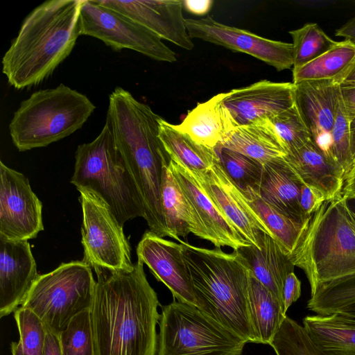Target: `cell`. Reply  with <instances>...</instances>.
I'll return each instance as SVG.
<instances>
[{"label":"cell","instance_id":"d590c367","mask_svg":"<svg viewBox=\"0 0 355 355\" xmlns=\"http://www.w3.org/2000/svg\"><path fill=\"white\" fill-rule=\"evenodd\" d=\"M59 339L62 355H94L90 309L73 317Z\"/></svg>","mask_w":355,"mask_h":355},{"label":"cell","instance_id":"4316f807","mask_svg":"<svg viewBox=\"0 0 355 355\" xmlns=\"http://www.w3.org/2000/svg\"><path fill=\"white\" fill-rule=\"evenodd\" d=\"M248 309L256 343L270 345L284 318L282 302L250 272Z\"/></svg>","mask_w":355,"mask_h":355},{"label":"cell","instance_id":"f35d334b","mask_svg":"<svg viewBox=\"0 0 355 355\" xmlns=\"http://www.w3.org/2000/svg\"><path fill=\"white\" fill-rule=\"evenodd\" d=\"M349 123L350 120L341 95L331 132V151L334 160L343 169L345 176L353 164L350 151Z\"/></svg>","mask_w":355,"mask_h":355},{"label":"cell","instance_id":"ba28073f","mask_svg":"<svg viewBox=\"0 0 355 355\" xmlns=\"http://www.w3.org/2000/svg\"><path fill=\"white\" fill-rule=\"evenodd\" d=\"M156 355H242L247 343L197 306H161Z\"/></svg>","mask_w":355,"mask_h":355},{"label":"cell","instance_id":"484cf974","mask_svg":"<svg viewBox=\"0 0 355 355\" xmlns=\"http://www.w3.org/2000/svg\"><path fill=\"white\" fill-rule=\"evenodd\" d=\"M159 137L170 159L182 164L193 175L206 173L218 160L214 149L195 141L164 119L159 122Z\"/></svg>","mask_w":355,"mask_h":355},{"label":"cell","instance_id":"4dcf8cb0","mask_svg":"<svg viewBox=\"0 0 355 355\" xmlns=\"http://www.w3.org/2000/svg\"><path fill=\"white\" fill-rule=\"evenodd\" d=\"M243 193L252 209L268 228L272 238L283 252L289 256L309 218L304 223L295 220L268 204L259 196L258 192L251 190Z\"/></svg>","mask_w":355,"mask_h":355},{"label":"cell","instance_id":"30bf717a","mask_svg":"<svg viewBox=\"0 0 355 355\" xmlns=\"http://www.w3.org/2000/svg\"><path fill=\"white\" fill-rule=\"evenodd\" d=\"M83 212V261L92 269L130 270L131 248L123 229L108 206L93 192L78 189Z\"/></svg>","mask_w":355,"mask_h":355},{"label":"cell","instance_id":"8992f818","mask_svg":"<svg viewBox=\"0 0 355 355\" xmlns=\"http://www.w3.org/2000/svg\"><path fill=\"white\" fill-rule=\"evenodd\" d=\"M71 182L98 196L123 227L137 217L145 219L143 202L128 167L105 122L94 140L78 146Z\"/></svg>","mask_w":355,"mask_h":355},{"label":"cell","instance_id":"7dc6e473","mask_svg":"<svg viewBox=\"0 0 355 355\" xmlns=\"http://www.w3.org/2000/svg\"><path fill=\"white\" fill-rule=\"evenodd\" d=\"M334 80L340 87L355 85V59L347 69Z\"/></svg>","mask_w":355,"mask_h":355},{"label":"cell","instance_id":"f1b7e54d","mask_svg":"<svg viewBox=\"0 0 355 355\" xmlns=\"http://www.w3.org/2000/svg\"><path fill=\"white\" fill-rule=\"evenodd\" d=\"M161 204L168 236L179 242L189 233L198 236L191 209L168 164L162 172Z\"/></svg>","mask_w":355,"mask_h":355},{"label":"cell","instance_id":"d6986e66","mask_svg":"<svg viewBox=\"0 0 355 355\" xmlns=\"http://www.w3.org/2000/svg\"><path fill=\"white\" fill-rule=\"evenodd\" d=\"M110 9L124 15L161 39L168 40L186 50H192L190 37L180 0H96Z\"/></svg>","mask_w":355,"mask_h":355},{"label":"cell","instance_id":"2e32d148","mask_svg":"<svg viewBox=\"0 0 355 355\" xmlns=\"http://www.w3.org/2000/svg\"><path fill=\"white\" fill-rule=\"evenodd\" d=\"M138 259L171 292L177 301L197 306L192 281L180 243L146 232L137 248Z\"/></svg>","mask_w":355,"mask_h":355},{"label":"cell","instance_id":"c3c4849f","mask_svg":"<svg viewBox=\"0 0 355 355\" xmlns=\"http://www.w3.org/2000/svg\"><path fill=\"white\" fill-rule=\"evenodd\" d=\"M334 314L338 318L355 324V303L340 309Z\"/></svg>","mask_w":355,"mask_h":355},{"label":"cell","instance_id":"277c9868","mask_svg":"<svg viewBox=\"0 0 355 355\" xmlns=\"http://www.w3.org/2000/svg\"><path fill=\"white\" fill-rule=\"evenodd\" d=\"M180 244L197 307L247 343H256L248 309L250 270L245 261L234 250Z\"/></svg>","mask_w":355,"mask_h":355},{"label":"cell","instance_id":"681fc988","mask_svg":"<svg viewBox=\"0 0 355 355\" xmlns=\"http://www.w3.org/2000/svg\"><path fill=\"white\" fill-rule=\"evenodd\" d=\"M343 198L345 207L347 211L349 219L355 228V198Z\"/></svg>","mask_w":355,"mask_h":355},{"label":"cell","instance_id":"4fadbf2b","mask_svg":"<svg viewBox=\"0 0 355 355\" xmlns=\"http://www.w3.org/2000/svg\"><path fill=\"white\" fill-rule=\"evenodd\" d=\"M191 38H198L233 51L252 55L280 71L293 67V44L269 40L248 31L230 26L208 16L186 19Z\"/></svg>","mask_w":355,"mask_h":355},{"label":"cell","instance_id":"f907efd6","mask_svg":"<svg viewBox=\"0 0 355 355\" xmlns=\"http://www.w3.org/2000/svg\"><path fill=\"white\" fill-rule=\"evenodd\" d=\"M350 151L353 162L355 160V116L350 119Z\"/></svg>","mask_w":355,"mask_h":355},{"label":"cell","instance_id":"6da1fadb","mask_svg":"<svg viewBox=\"0 0 355 355\" xmlns=\"http://www.w3.org/2000/svg\"><path fill=\"white\" fill-rule=\"evenodd\" d=\"M94 355H156L159 305L139 259L130 270L94 269Z\"/></svg>","mask_w":355,"mask_h":355},{"label":"cell","instance_id":"7a4b0ae2","mask_svg":"<svg viewBox=\"0 0 355 355\" xmlns=\"http://www.w3.org/2000/svg\"><path fill=\"white\" fill-rule=\"evenodd\" d=\"M162 118L128 91L116 87L109 96L106 121L141 196L150 231L168 236L161 204L164 166L171 159L159 137Z\"/></svg>","mask_w":355,"mask_h":355},{"label":"cell","instance_id":"f6af8a7d","mask_svg":"<svg viewBox=\"0 0 355 355\" xmlns=\"http://www.w3.org/2000/svg\"><path fill=\"white\" fill-rule=\"evenodd\" d=\"M341 196L343 198H355V160L345 176Z\"/></svg>","mask_w":355,"mask_h":355},{"label":"cell","instance_id":"7c38bea8","mask_svg":"<svg viewBox=\"0 0 355 355\" xmlns=\"http://www.w3.org/2000/svg\"><path fill=\"white\" fill-rule=\"evenodd\" d=\"M42 203L21 173L0 162V239L20 241L44 230Z\"/></svg>","mask_w":355,"mask_h":355},{"label":"cell","instance_id":"74e56055","mask_svg":"<svg viewBox=\"0 0 355 355\" xmlns=\"http://www.w3.org/2000/svg\"><path fill=\"white\" fill-rule=\"evenodd\" d=\"M19 342L26 355H42L46 329L40 318L31 309L19 306L14 312Z\"/></svg>","mask_w":355,"mask_h":355},{"label":"cell","instance_id":"ffe728a7","mask_svg":"<svg viewBox=\"0 0 355 355\" xmlns=\"http://www.w3.org/2000/svg\"><path fill=\"white\" fill-rule=\"evenodd\" d=\"M40 275L28 241L0 239V317L15 312Z\"/></svg>","mask_w":355,"mask_h":355},{"label":"cell","instance_id":"3957f363","mask_svg":"<svg viewBox=\"0 0 355 355\" xmlns=\"http://www.w3.org/2000/svg\"><path fill=\"white\" fill-rule=\"evenodd\" d=\"M83 0H49L23 21L2 58V72L17 89L50 76L71 53L80 33Z\"/></svg>","mask_w":355,"mask_h":355},{"label":"cell","instance_id":"603a6c76","mask_svg":"<svg viewBox=\"0 0 355 355\" xmlns=\"http://www.w3.org/2000/svg\"><path fill=\"white\" fill-rule=\"evenodd\" d=\"M234 251L245 261L251 274L282 303L284 282L295 266L275 240L265 234L261 249L250 245Z\"/></svg>","mask_w":355,"mask_h":355},{"label":"cell","instance_id":"ab89813d","mask_svg":"<svg viewBox=\"0 0 355 355\" xmlns=\"http://www.w3.org/2000/svg\"><path fill=\"white\" fill-rule=\"evenodd\" d=\"M326 200L319 191L304 184L300 198V207L304 217L310 218Z\"/></svg>","mask_w":355,"mask_h":355},{"label":"cell","instance_id":"b9f144b4","mask_svg":"<svg viewBox=\"0 0 355 355\" xmlns=\"http://www.w3.org/2000/svg\"><path fill=\"white\" fill-rule=\"evenodd\" d=\"M183 7L189 12L203 15L210 10L213 1L211 0H184L182 1Z\"/></svg>","mask_w":355,"mask_h":355},{"label":"cell","instance_id":"cb8c5ba5","mask_svg":"<svg viewBox=\"0 0 355 355\" xmlns=\"http://www.w3.org/2000/svg\"><path fill=\"white\" fill-rule=\"evenodd\" d=\"M225 93L198 103L175 127L195 141L214 149L237 125L223 104Z\"/></svg>","mask_w":355,"mask_h":355},{"label":"cell","instance_id":"8fae6325","mask_svg":"<svg viewBox=\"0 0 355 355\" xmlns=\"http://www.w3.org/2000/svg\"><path fill=\"white\" fill-rule=\"evenodd\" d=\"M80 33L101 40L114 51L128 49L157 61L174 62L177 60L175 52L157 35L96 0H83Z\"/></svg>","mask_w":355,"mask_h":355},{"label":"cell","instance_id":"7402d4cb","mask_svg":"<svg viewBox=\"0 0 355 355\" xmlns=\"http://www.w3.org/2000/svg\"><path fill=\"white\" fill-rule=\"evenodd\" d=\"M304 184L292 169L285 157L263 164L259 196L284 216L305 222L300 198Z\"/></svg>","mask_w":355,"mask_h":355},{"label":"cell","instance_id":"d6a6232c","mask_svg":"<svg viewBox=\"0 0 355 355\" xmlns=\"http://www.w3.org/2000/svg\"><path fill=\"white\" fill-rule=\"evenodd\" d=\"M219 163L243 193H259L263 165L257 160L236 151L218 146L214 148Z\"/></svg>","mask_w":355,"mask_h":355},{"label":"cell","instance_id":"44dd1931","mask_svg":"<svg viewBox=\"0 0 355 355\" xmlns=\"http://www.w3.org/2000/svg\"><path fill=\"white\" fill-rule=\"evenodd\" d=\"M285 159L305 185L319 191L327 200L341 196L344 171L311 140Z\"/></svg>","mask_w":355,"mask_h":355},{"label":"cell","instance_id":"e575fe53","mask_svg":"<svg viewBox=\"0 0 355 355\" xmlns=\"http://www.w3.org/2000/svg\"><path fill=\"white\" fill-rule=\"evenodd\" d=\"M270 345L277 355H329L313 342L303 326L287 315Z\"/></svg>","mask_w":355,"mask_h":355},{"label":"cell","instance_id":"9c48e42d","mask_svg":"<svg viewBox=\"0 0 355 355\" xmlns=\"http://www.w3.org/2000/svg\"><path fill=\"white\" fill-rule=\"evenodd\" d=\"M92 269L83 261H72L40 275L21 306L33 311L46 331L59 335L73 317L91 308L96 284Z\"/></svg>","mask_w":355,"mask_h":355},{"label":"cell","instance_id":"ee69618b","mask_svg":"<svg viewBox=\"0 0 355 355\" xmlns=\"http://www.w3.org/2000/svg\"><path fill=\"white\" fill-rule=\"evenodd\" d=\"M42 355H62L59 335L46 331Z\"/></svg>","mask_w":355,"mask_h":355},{"label":"cell","instance_id":"9a60e30c","mask_svg":"<svg viewBox=\"0 0 355 355\" xmlns=\"http://www.w3.org/2000/svg\"><path fill=\"white\" fill-rule=\"evenodd\" d=\"M294 85L295 105L311 140L335 162L331 151V132L341 96L340 85L334 79L304 80Z\"/></svg>","mask_w":355,"mask_h":355},{"label":"cell","instance_id":"816d5d0a","mask_svg":"<svg viewBox=\"0 0 355 355\" xmlns=\"http://www.w3.org/2000/svg\"><path fill=\"white\" fill-rule=\"evenodd\" d=\"M10 350L12 355H26L23 351L19 341L11 343Z\"/></svg>","mask_w":355,"mask_h":355},{"label":"cell","instance_id":"1f68e13d","mask_svg":"<svg viewBox=\"0 0 355 355\" xmlns=\"http://www.w3.org/2000/svg\"><path fill=\"white\" fill-rule=\"evenodd\" d=\"M355 303V273L318 285L311 293L307 309L330 315Z\"/></svg>","mask_w":355,"mask_h":355},{"label":"cell","instance_id":"5b68a950","mask_svg":"<svg viewBox=\"0 0 355 355\" xmlns=\"http://www.w3.org/2000/svg\"><path fill=\"white\" fill-rule=\"evenodd\" d=\"M288 258L304 271L311 293L321 284L355 273V228L342 196L324 201L311 215Z\"/></svg>","mask_w":355,"mask_h":355},{"label":"cell","instance_id":"e0dca14e","mask_svg":"<svg viewBox=\"0 0 355 355\" xmlns=\"http://www.w3.org/2000/svg\"><path fill=\"white\" fill-rule=\"evenodd\" d=\"M168 166L191 209L198 237L209 241L216 248L228 246L234 250L251 245L241 236L187 168L172 159Z\"/></svg>","mask_w":355,"mask_h":355},{"label":"cell","instance_id":"ac0fdd59","mask_svg":"<svg viewBox=\"0 0 355 355\" xmlns=\"http://www.w3.org/2000/svg\"><path fill=\"white\" fill-rule=\"evenodd\" d=\"M295 85L263 80L225 92L223 104L237 125L270 119L295 104Z\"/></svg>","mask_w":355,"mask_h":355},{"label":"cell","instance_id":"83f0119b","mask_svg":"<svg viewBox=\"0 0 355 355\" xmlns=\"http://www.w3.org/2000/svg\"><path fill=\"white\" fill-rule=\"evenodd\" d=\"M303 327L313 342L329 355H355V324L334 313L306 315Z\"/></svg>","mask_w":355,"mask_h":355},{"label":"cell","instance_id":"f546056e","mask_svg":"<svg viewBox=\"0 0 355 355\" xmlns=\"http://www.w3.org/2000/svg\"><path fill=\"white\" fill-rule=\"evenodd\" d=\"M355 59V43L345 40L336 42L325 53L297 69H293V83L304 80H335Z\"/></svg>","mask_w":355,"mask_h":355},{"label":"cell","instance_id":"60d3db41","mask_svg":"<svg viewBox=\"0 0 355 355\" xmlns=\"http://www.w3.org/2000/svg\"><path fill=\"white\" fill-rule=\"evenodd\" d=\"M301 295V282L294 272L286 277L282 290V303L284 313Z\"/></svg>","mask_w":355,"mask_h":355},{"label":"cell","instance_id":"5bb4252c","mask_svg":"<svg viewBox=\"0 0 355 355\" xmlns=\"http://www.w3.org/2000/svg\"><path fill=\"white\" fill-rule=\"evenodd\" d=\"M193 176L245 241L261 249L265 234L272 237L243 192L227 175L219 160L206 173Z\"/></svg>","mask_w":355,"mask_h":355},{"label":"cell","instance_id":"836d02e7","mask_svg":"<svg viewBox=\"0 0 355 355\" xmlns=\"http://www.w3.org/2000/svg\"><path fill=\"white\" fill-rule=\"evenodd\" d=\"M293 38V67L300 68L327 51L336 42L315 23L289 31Z\"/></svg>","mask_w":355,"mask_h":355},{"label":"cell","instance_id":"7bdbcfd3","mask_svg":"<svg viewBox=\"0 0 355 355\" xmlns=\"http://www.w3.org/2000/svg\"><path fill=\"white\" fill-rule=\"evenodd\" d=\"M341 95L349 120L355 116V85L340 87Z\"/></svg>","mask_w":355,"mask_h":355},{"label":"cell","instance_id":"bcb514c9","mask_svg":"<svg viewBox=\"0 0 355 355\" xmlns=\"http://www.w3.org/2000/svg\"><path fill=\"white\" fill-rule=\"evenodd\" d=\"M337 37H343L345 40L355 43V17L347 21L335 32Z\"/></svg>","mask_w":355,"mask_h":355},{"label":"cell","instance_id":"8d00e7d4","mask_svg":"<svg viewBox=\"0 0 355 355\" xmlns=\"http://www.w3.org/2000/svg\"><path fill=\"white\" fill-rule=\"evenodd\" d=\"M269 120L287 154L301 148L311 140L309 130L295 104Z\"/></svg>","mask_w":355,"mask_h":355},{"label":"cell","instance_id":"52a82bcc","mask_svg":"<svg viewBox=\"0 0 355 355\" xmlns=\"http://www.w3.org/2000/svg\"><path fill=\"white\" fill-rule=\"evenodd\" d=\"M95 109L85 95L62 83L35 92L13 114L12 141L19 151L47 146L81 128Z\"/></svg>","mask_w":355,"mask_h":355},{"label":"cell","instance_id":"d4e9b609","mask_svg":"<svg viewBox=\"0 0 355 355\" xmlns=\"http://www.w3.org/2000/svg\"><path fill=\"white\" fill-rule=\"evenodd\" d=\"M218 146L246 155L263 165L287 155L269 119L236 125Z\"/></svg>","mask_w":355,"mask_h":355}]
</instances>
